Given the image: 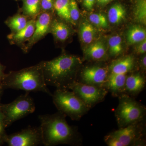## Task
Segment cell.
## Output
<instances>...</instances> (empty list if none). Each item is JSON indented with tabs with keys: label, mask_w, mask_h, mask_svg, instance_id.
Wrapping results in <instances>:
<instances>
[{
	"label": "cell",
	"mask_w": 146,
	"mask_h": 146,
	"mask_svg": "<svg viewBox=\"0 0 146 146\" xmlns=\"http://www.w3.org/2000/svg\"><path fill=\"white\" fill-rule=\"evenodd\" d=\"M108 50L111 57L116 58L122 54L123 48L122 39L118 35L110 37L108 41Z\"/></svg>",
	"instance_id": "cell-20"
},
{
	"label": "cell",
	"mask_w": 146,
	"mask_h": 146,
	"mask_svg": "<svg viewBox=\"0 0 146 146\" xmlns=\"http://www.w3.org/2000/svg\"><path fill=\"white\" fill-rule=\"evenodd\" d=\"M5 75L3 72V67L0 64V92H3V81Z\"/></svg>",
	"instance_id": "cell-33"
},
{
	"label": "cell",
	"mask_w": 146,
	"mask_h": 146,
	"mask_svg": "<svg viewBox=\"0 0 146 146\" xmlns=\"http://www.w3.org/2000/svg\"><path fill=\"white\" fill-rule=\"evenodd\" d=\"M82 63L80 58L66 54L43 62L41 64L46 84L56 89H69L76 80L77 73Z\"/></svg>",
	"instance_id": "cell-2"
},
{
	"label": "cell",
	"mask_w": 146,
	"mask_h": 146,
	"mask_svg": "<svg viewBox=\"0 0 146 146\" xmlns=\"http://www.w3.org/2000/svg\"><path fill=\"white\" fill-rule=\"evenodd\" d=\"M135 20L138 23H146V0H137L134 11Z\"/></svg>",
	"instance_id": "cell-23"
},
{
	"label": "cell",
	"mask_w": 146,
	"mask_h": 146,
	"mask_svg": "<svg viewBox=\"0 0 146 146\" xmlns=\"http://www.w3.org/2000/svg\"><path fill=\"white\" fill-rule=\"evenodd\" d=\"M135 48V53L137 54L143 55L145 54L146 52V39L142 42L136 44Z\"/></svg>",
	"instance_id": "cell-28"
},
{
	"label": "cell",
	"mask_w": 146,
	"mask_h": 146,
	"mask_svg": "<svg viewBox=\"0 0 146 146\" xmlns=\"http://www.w3.org/2000/svg\"><path fill=\"white\" fill-rule=\"evenodd\" d=\"M110 74L108 66L99 65H88L82 69L79 80L82 83L103 87Z\"/></svg>",
	"instance_id": "cell-10"
},
{
	"label": "cell",
	"mask_w": 146,
	"mask_h": 146,
	"mask_svg": "<svg viewBox=\"0 0 146 146\" xmlns=\"http://www.w3.org/2000/svg\"><path fill=\"white\" fill-rule=\"evenodd\" d=\"M119 104L115 111V117L119 128L140 122L145 119V106L125 94L118 97Z\"/></svg>",
	"instance_id": "cell-6"
},
{
	"label": "cell",
	"mask_w": 146,
	"mask_h": 146,
	"mask_svg": "<svg viewBox=\"0 0 146 146\" xmlns=\"http://www.w3.org/2000/svg\"><path fill=\"white\" fill-rule=\"evenodd\" d=\"M9 146H37L43 145L42 131L38 127H29L3 138Z\"/></svg>",
	"instance_id": "cell-9"
},
{
	"label": "cell",
	"mask_w": 146,
	"mask_h": 146,
	"mask_svg": "<svg viewBox=\"0 0 146 146\" xmlns=\"http://www.w3.org/2000/svg\"><path fill=\"white\" fill-rule=\"evenodd\" d=\"M146 39L145 29L141 26H132L127 32L126 40L128 44H136Z\"/></svg>",
	"instance_id": "cell-17"
},
{
	"label": "cell",
	"mask_w": 146,
	"mask_h": 146,
	"mask_svg": "<svg viewBox=\"0 0 146 146\" xmlns=\"http://www.w3.org/2000/svg\"><path fill=\"white\" fill-rule=\"evenodd\" d=\"M136 65L135 57L128 55L112 60L108 68L110 73L127 74L132 72Z\"/></svg>",
	"instance_id": "cell-12"
},
{
	"label": "cell",
	"mask_w": 146,
	"mask_h": 146,
	"mask_svg": "<svg viewBox=\"0 0 146 146\" xmlns=\"http://www.w3.org/2000/svg\"><path fill=\"white\" fill-rule=\"evenodd\" d=\"M2 93V92H0V100H1V96Z\"/></svg>",
	"instance_id": "cell-36"
},
{
	"label": "cell",
	"mask_w": 146,
	"mask_h": 146,
	"mask_svg": "<svg viewBox=\"0 0 146 146\" xmlns=\"http://www.w3.org/2000/svg\"><path fill=\"white\" fill-rule=\"evenodd\" d=\"M53 102L58 112L74 121H79L90 110L72 91L56 89L52 94Z\"/></svg>",
	"instance_id": "cell-5"
},
{
	"label": "cell",
	"mask_w": 146,
	"mask_h": 146,
	"mask_svg": "<svg viewBox=\"0 0 146 146\" xmlns=\"http://www.w3.org/2000/svg\"><path fill=\"white\" fill-rule=\"evenodd\" d=\"M51 27L53 34L58 40L64 41L69 37L70 29L68 26L63 22L55 20Z\"/></svg>",
	"instance_id": "cell-19"
},
{
	"label": "cell",
	"mask_w": 146,
	"mask_h": 146,
	"mask_svg": "<svg viewBox=\"0 0 146 146\" xmlns=\"http://www.w3.org/2000/svg\"><path fill=\"white\" fill-rule=\"evenodd\" d=\"M97 33L96 29L91 23L86 21L81 24L80 34L82 41L84 44H90L94 42Z\"/></svg>",
	"instance_id": "cell-18"
},
{
	"label": "cell",
	"mask_w": 146,
	"mask_h": 146,
	"mask_svg": "<svg viewBox=\"0 0 146 146\" xmlns=\"http://www.w3.org/2000/svg\"><path fill=\"white\" fill-rule=\"evenodd\" d=\"M35 22L31 21L28 22L26 26L21 30L16 32L13 38L16 41H21L31 38L35 29Z\"/></svg>",
	"instance_id": "cell-21"
},
{
	"label": "cell",
	"mask_w": 146,
	"mask_h": 146,
	"mask_svg": "<svg viewBox=\"0 0 146 146\" xmlns=\"http://www.w3.org/2000/svg\"><path fill=\"white\" fill-rule=\"evenodd\" d=\"M41 0H25L24 8L25 12L28 15L34 16L39 11Z\"/></svg>",
	"instance_id": "cell-25"
},
{
	"label": "cell",
	"mask_w": 146,
	"mask_h": 146,
	"mask_svg": "<svg viewBox=\"0 0 146 146\" xmlns=\"http://www.w3.org/2000/svg\"><path fill=\"white\" fill-rule=\"evenodd\" d=\"M85 59L92 61L105 60L107 57V49L102 40L94 42L84 50Z\"/></svg>",
	"instance_id": "cell-14"
},
{
	"label": "cell",
	"mask_w": 146,
	"mask_h": 146,
	"mask_svg": "<svg viewBox=\"0 0 146 146\" xmlns=\"http://www.w3.org/2000/svg\"><path fill=\"white\" fill-rule=\"evenodd\" d=\"M4 143V142L2 138L1 137V136H0V146L2 145Z\"/></svg>",
	"instance_id": "cell-35"
},
{
	"label": "cell",
	"mask_w": 146,
	"mask_h": 146,
	"mask_svg": "<svg viewBox=\"0 0 146 146\" xmlns=\"http://www.w3.org/2000/svg\"><path fill=\"white\" fill-rule=\"evenodd\" d=\"M114 0H97L99 5L101 6L107 5Z\"/></svg>",
	"instance_id": "cell-34"
},
{
	"label": "cell",
	"mask_w": 146,
	"mask_h": 146,
	"mask_svg": "<svg viewBox=\"0 0 146 146\" xmlns=\"http://www.w3.org/2000/svg\"><path fill=\"white\" fill-rule=\"evenodd\" d=\"M72 91L89 109L103 101L108 91L103 87L89 85L76 80L70 86Z\"/></svg>",
	"instance_id": "cell-8"
},
{
	"label": "cell",
	"mask_w": 146,
	"mask_h": 146,
	"mask_svg": "<svg viewBox=\"0 0 146 146\" xmlns=\"http://www.w3.org/2000/svg\"><path fill=\"white\" fill-rule=\"evenodd\" d=\"M89 20L93 25L100 28L106 29L109 26L108 18L103 13H92L89 16Z\"/></svg>",
	"instance_id": "cell-24"
},
{
	"label": "cell",
	"mask_w": 146,
	"mask_h": 146,
	"mask_svg": "<svg viewBox=\"0 0 146 146\" xmlns=\"http://www.w3.org/2000/svg\"><path fill=\"white\" fill-rule=\"evenodd\" d=\"M130 73L127 75L124 94L134 98L143 90L146 85V78L141 72Z\"/></svg>",
	"instance_id": "cell-11"
},
{
	"label": "cell",
	"mask_w": 146,
	"mask_h": 146,
	"mask_svg": "<svg viewBox=\"0 0 146 146\" xmlns=\"http://www.w3.org/2000/svg\"><path fill=\"white\" fill-rule=\"evenodd\" d=\"M69 13L72 23L78 21L80 16V13L77 3L75 0L70 1Z\"/></svg>",
	"instance_id": "cell-27"
},
{
	"label": "cell",
	"mask_w": 146,
	"mask_h": 146,
	"mask_svg": "<svg viewBox=\"0 0 146 146\" xmlns=\"http://www.w3.org/2000/svg\"><path fill=\"white\" fill-rule=\"evenodd\" d=\"M127 75L124 74L110 73L104 88L110 92L113 96L118 97L124 94Z\"/></svg>",
	"instance_id": "cell-13"
},
{
	"label": "cell",
	"mask_w": 146,
	"mask_h": 146,
	"mask_svg": "<svg viewBox=\"0 0 146 146\" xmlns=\"http://www.w3.org/2000/svg\"><path fill=\"white\" fill-rule=\"evenodd\" d=\"M54 3V0H41V7L44 10H50L53 7Z\"/></svg>",
	"instance_id": "cell-29"
},
{
	"label": "cell",
	"mask_w": 146,
	"mask_h": 146,
	"mask_svg": "<svg viewBox=\"0 0 146 146\" xmlns=\"http://www.w3.org/2000/svg\"><path fill=\"white\" fill-rule=\"evenodd\" d=\"M51 23V17L49 13H44L41 14L35 22L34 32L31 39V42L33 43L46 34Z\"/></svg>",
	"instance_id": "cell-15"
},
{
	"label": "cell",
	"mask_w": 146,
	"mask_h": 146,
	"mask_svg": "<svg viewBox=\"0 0 146 146\" xmlns=\"http://www.w3.org/2000/svg\"><path fill=\"white\" fill-rule=\"evenodd\" d=\"M126 10L121 4L117 3L111 6L108 12V20L110 23L119 25L125 19Z\"/></svg>",
	"instance_id": "cell-16"
},
{
	"label": "cell",
	"mask_w": 146,
	"mask_h": 146,
	"mask_svg": "<svg viewBox=\"0 0 146 146\" xmlns=\"http://www.w3.org/2000/svg\"><path fill=\"white\" fill-rule=\"evenodd\" d=\"M27 23L25 17L18 15L11 18L9 23V26L13 30L18 32L25 27Z\"/></svg>",
	"instance_id": "cell-26"
},
{
	"label": "cell",
	"mask_w": 146,
	"mask_h": 146,
	"mask_svg": "<svg viewBox=\"0 0 146 146\" xmlns=\"http://www.w3.org/2000/svg\"><path fill=\"white\" fill-rule=\"evenodd\" d=\"M70 0H55L54 7L57 14L61 18L68 22H71L69 13V4Z\"/></svg>",
	"instance_id": "cell-22"
},
{
	"label": "cell",
	"mask_w": 146,
	"mask_h": 146,
	"mask_svg": "<svg viewBox=\"0 0 146 146\" xmlns=\"http://www.w3.org/2000/svg\"><path fill=\"white\" fill-rule=\"evenodd\" d=\"M5 128H6L5 124L4 117L0 109V136L2 138L7 134L5 132Z\"/></svg>",
	"instance_id": "cell-30"
},
{
	"label": "cell",
	"mask_w": 146,
	"mask_h": 146,
	"mask_svg": "<svg viewBox=\"0 0 146 146\" xmlns=\"http://www.w3.org/2000/svg\"><path fill=\"white\" fill-rule=\"evenodd\" d=\"M3 89L23 90L26 92H42L52 96V94L45 82L42 64L13 72L5 75Z\"/></svg>",
	"instance_id": "cell-3"
},
{
	"label": "cell",
	"mask_w": 146,
	"mask_h": 146,
	"mask_svg": "<svg viewBox=\"0 0 146 146\" xmlns=\"http://www.w3.org/2000/svg\"><path fill=\"white\" fill-rule=\"evenodd\" d=\"M96 0H83V5L89 11H91L94 8Z\"/></svg>",
	"instance_id": "cell-31"
},
{
	"label": "cell",
	"mask_w": 146,
	"mask_h": 146,
	"mask_svg": "<svg viewBox=\"0 0 146 146\" xmlns=\"http://www.w3.org/2000/svg\"><path fill=\"white\" fill-rule=\"evenodd\" d=\"M66 117L58 111L54 114L39 115L44 145L81 144L82 138L78 129L68 123Z\"/></svg>",
	"instance_id": "cell-1"
},
{
	"label": "cell",
	"mask_w": 146,
	"mask_h": 146,
	"mask_svg": "<svg viewBox=\"0 0 146 146\" xmlns=\"http://www.w3.org/2000/svg\"><path fill=\"white\" fill-rule=\"evenodd\" d=\"M0 109L4 117L6 128L16 121L33 113L35 104L29 92L18 97L13 101L7 104H0Z\"/></svg>",
	"instance_id": "cell-7"
},
{
	"label": "cell",
	"mask_w": 146,
	"mask_h": 146,
	"mask_svg": "<svg viewBox=\"0 0 146 146\" xmlns=\"http://www.w3.org/2000/svg\"><path fill=\"white\" fill-rule=\"evenodd\" d=\"M145 120L119 128L104 137V140L108 146L145 145Z\"/></svg>",
	"instance_id": "cell-4"
},
{
	"label": "cell",
	"mask_w": 146,
	"mask_h": 146,
	"mask_svg": "<svg viewBox=\"0 0 146 146\" xmlns=\"http://www.w3.org/2000/svg\"><path fill=\"white\" fill-rule=\"evenodd\" d=\"M143 55L139 60V63L142 70L145 72L146 70V55Z\"/></svg>",
	"instance_id": "cell-32"
}]
</instances>
